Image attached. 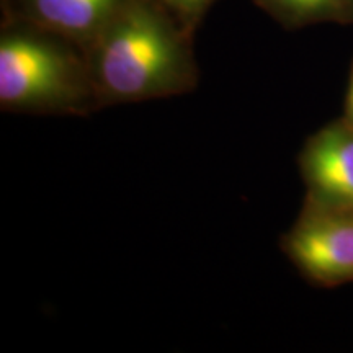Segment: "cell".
<instances>
[{"label":"cell","instance_id":"1","mask_svg":"<svg viewBox=\"0 0 353 353\" xmlns=\"http://www.w3.org/2000/svg\"><path fill=\"white\" fill-rule=\"evenodd\" d=\"M190 33L157 0H126L85 50L101 108L195 90Z\"/></svg>","mask_w":353,"mask_h":353},{"label":"cell","instance_id":"2","mask_svg":"<svg viewBox=\"0 0 353 353\" xmlns=\"http://www.w3.org/2000/svg\"><path fill=\"white\" fill-rule=\"evenodd\" d=\"M0 110L56 117L103 110L87 51L26 21L8 25L0 38Z\"/></svg>","mask_w":353,"mask_h":353},{"label":"cell","instance_id":"3","mask_svg":"<svg viewBox=\"0 0 353 353\" xmlns=\"http://www.w3.org/2000/svg\"><path fill=\"white\" fill-rule=\"evenodd\" d=\"M280 247L307 283L319 288L353 283V210L304 196Z\"/></svg>","mask_w":353,"mask_h":353},{"label":"cell","instance_id":"4","mask_svg":"<svg viewBox=\"0 0 353 353\" xmlns=\"http://www.w3.org/2000/svg\"><path fill=\"white\" fill-rule=\"evenodd\" d=\"M306 198L353 210V125L327 123L306 139L298 156Z\"/></svg>","mask_w":353,"mask_h":353},{"label":"cell","instance_id":"5","mask_svg":"<svg viewBox=\"0 0 353 353\" xmlns=\"http://www.w3.org/2000/svg\"><path fill=\"white\" fill-rule=\"evenodd\" d=\"M126 0H20L19 17L77 43L83 50L94 41Z\"/></svg>","mask_w":353,"mask_h":353},{"label":"cell","instance_id":"6","mask_svg":"<svg viewBox=\"0 0 353 353\" xmlns=\"http://www.w3.org/2000/svg\"><path fill=\"white\" fill-rule=\"evenodd\" d=\"M285 28L335 23L353 25V0H255Z\"/></svg>","mask_w":353,"mask_h":353},{"label":"cell","instance_id":"7","mask_svg":"<svg viewBox=\"0 0 353 353\" xmlns=\"http://www.w3.org/2000/svg\"><path fill=\"white\" fill-rule=\"evenodd\" d=\"M162 3L185 28L192 32V28L198 23L203 13L208 10L214 0H157Z\"/></svg>","mask_w":353,"mask_h":353},{"label":"cell","instance_id":"8","mask_svg":"<svg viewBox=\"0 0 353 353\" xmlns=\"http://www.w3.org/2000/svg\"><path fill=\"white\" fill-rule=\"evenodd\" d=\"M343 118L353 125V61L350 65V72H348V85L345 95V107H343Z\"/></svg>","mask_w":353,"mask_h":353}]
</instances>
